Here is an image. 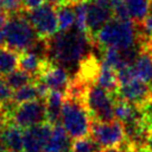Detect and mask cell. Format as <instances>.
<instances>
[{"label": "cell", "mask_w": 152, "mask_h": 152, "mask_svg": "<svg viewBox=\"0 0 152 152\" xmlns=\"http://www.w3.org/2000/svg\"><path fill=\"white\" fill-rule=\"evenodd\" d=\"M40 40L24 11L11 14L5 27V45L15 53L31 50Z\"/></svg>", "instance_id": "cell-3"}, {"label": "cell", "mask_w": 152, "mask_h": 152, "mask_svg": "<svg viewBox=\"0 0 152 152\" xmlns=\"http://www.w3.org/2000/svg\"><path fill=\"white\" fill-rule=\"evenodd\" d=\"M24 8L23 0H0V10L6 14H16Z\"/></svg>", "instance_id": "cell-27"}, {"label": "cell", "mask_w": 152, "mask_h": 152, "mask_svg": "<svg viewBox=\"0 0 152 152\" xmlns=\"http://www.w3.org/2000/svg\"><path fill=\"white\" fill-rule=\"evenodd\" d=\"M116 97L143 107L152 102V87L138 78H133L123 85H120Z\"/></svg>", "instance_id": "cell-9"}, {"label": "cell", "mask_w": 152, "mask_h": 152, "mask_svg": "<svg viewBox=\"0 0 152 152\" xmlns=\"http://www.w3.org/2000/svg\"><path fill=\"white\" fill-rule=\"evenodd\" d=\"M5 145H4V143L1 141V139H0V152H5Z\"/></svg>", "instance_id": "cell-36"}, {"label": "cell", "mask_w": 152, "mask_h": 152, "mask_svg": "<svg viewBox=\"0 0 152 152\" xmlns=\"http://www.w3.org/2000/svg\"><path fill=\"white\" fill-rule=\"evenodd\" d=\"M135 77L145 84L152 85V52L148 48L145 42L132 64Z\"/></svg>", "instance_id": "cell-14"}, {"label": "cell", "mask_w": 152, "mask_h": 152, "mask_svg": "<svg viewBox=\"0 0 152 152\" xmlns=\"http://www.w3.org/2000/svg\"><path fill=\"white\" fill-rule=\"evenodd\" d=\"M44 4H45V0H23V6H24V9L26 10L36 9L38 7L43 6Z\"/></svg>", "instance_id": "cell-31"}, {"label": "cell", "mask_w": 152, "mask_h": 152, "mask_svg": "<svg viewBox=\"0 0 152 152\" xmlns=\"http://www.w3.org/2000/svg\"><path fill=\"white\" fill-rule=\"evenodd\" d=\"M61 123L69 138L77 140L85 138L91 133L93 119L84 101L65 96Z\"/></svg>", "instance_id": "cell-4"}, {"label": "cell", "mask_w": 152, "mask_h": 152, "mask_svg": "<svg viewBox=\"0 0 152 152\" xmlns=\"http://www.w3.org/2000/svg\"><path fill=\"white\" fill-rule=\"evenodd\" d=\"M38 80L44 82L49 88V91H57L63 94L66 93L72 81L69 74L67 72V68L58 64H55L49 59L46 63Z\"/></svg>", "instance_id": "cell-10"}, {"label": "cell", "mask_w": 152, "mask_h": 152, "mask_svg": "<svg viewBox=\"0 0 152 152\" xmlns=\"http://www.w3.org/2000/svg\"><path fill=\"white\" fill-rule=\"evenodd\" d=\"M103 152H135L131 148H129L126 144H124L123 147L120 148H112V149H104Z\"/></svg>", "instance_id": "cell-32"}, {"label": "cell", "mask_w": 152, "mask_h": 152, "mask_svg": "<svg viewBox=\"0 0 152 152\" xmlns=\"http://www.w3.org/2000/svg\"><path fill=\"white\" fill-rule=\"evenodd\" d=\"M53 131V125L46 123L25 129L24 131V151L43 152L48 139Z\"/></svg>", "instance_id": "cell-11"}, {"label": "cell", "mask_w": 152, "mask_h": 152, "mask_svg": "<svg viewBox=\"0 0 152 152\" xmlns=\"http://www.w3.org/2000/svg\"><path fill=\"white\" fill-rule=\"evenodd\" d=\"M93 43L103 49L129 50L140 46L144 42L139 26L131 20L112 18L95 35Z\"/></svg>", "instance_id": "cell-2"}, {"label": "cell", "mask_w": 152, "mask_h": 152, "mask_svg": "<svg viewBox=\"0 0 152 152\" xmlns=\"http://www.w3.org/2000/svg\"><path fill=\"white\" fill-rule=\"evenodd\" d=\"M57 19L59 31H68L75 27V11L74 6L69 4H63L56 6Z\"/></svg>", "instance_id": "cell-21"}, {"label": "cell", "mask_w": 152, "mask_h": 152, "mask_svg": "<svg viewBox=\"0 0 152 152\" xmlns=\"http://www.w3.org/2000/svg\"><path fill=\"white\" fill-rule=\"evenodd\" d=\"M73 152H103V148L95 141L93 138H85L74 140L72 143Z\"/></svg>", "instance_id": "cell-25"}, {"label": "cell", "mask_w": 152, "mask_h": 152, "mask_svg": "<svg viewBox=\"0 0 152 152\" xmlns=\"http://www.w3.org/2000/svg\"><path fill=\"white\" fill-rule=\"evenodd\" d=\"M140 28V31H141V35L142 37L148 40L149 38L152 37V1H151V8H150V11L148 16L145 17L144 21L142 23L141 26H139Z\"/></svg>", "instance_id": "cell-29"}, {"label": "cell", "mask_w": 152, "mask_h": 152, "mask_svg": "<svg viewBox=\"0 0 152 152\" xmlns=\"http://www.w3.org/2000/svg\"><path fill=\"white\" fill-rule=\"evenodd\" d=\"M45 43L48 59L65 68L80 66L85 58L92 55L94 45L90 35L76 28L68 31H58Z\"/></svg>", "instance_id": "cell-1"}, {"label": "cell", "mask_w": 152, "mask_h": 152, "mask_svg": "<svg viewBox=\"0 0 152 152\" xmlns=\"http://www.w3.org/2000/svg\"><path fill=\"white\" fill-rule=\"evenodd\" d=\"M151 87H152V85H151Z\"/></svg>", "instance_id": "cell-39"}, {"label": "cell", "mask_w": 152, "mask_h": 152, "mask_svg": "<svg viewBox=\"0 0 152 152\" xmlns=\"http://www.w3.org/2000/svg\"><path fill=\"white\" fill-rule=\"evenodd\" d=\"M115 101L116 95L110 93L95 83L88 85L84 96V103L92 119L99 122H110L115 120Z\"/></svg>", "instance_id": "cell-5"}, {"label": "cell", "mask_w": 152, "mask_h": 152, "mask_svg": "<svg viewBox=\"0 0 152 152\" xmlns=\"http://www.w3.org/2000/svg\"><path fill=\"white\" fill-rule=\"evenodd\" d=\"M7 20H8L7 14L5 11L0 10V46L4 45V43H5V27L7 24Z\"/></svg>", "instance_id": "cell-30"}, {"label": "cell", "mask_w": 152, "mask_h": 152, "mask_svg": "<svg viewBox=\"0 0 152 152\" xmlns=\"http://www.w3.org/2000/svg\"><path fill=\"white\" fill-rule=\"evenodd\" d=\"M95 84L101 86L102 88L106 90L112 94L116 95V92L119 90V81H118V75L116 72L110 66L105 65L104 63L101 61L100 72L96 78Z\"/></svg>", "instance_id": "cell-20"}, {"label": "cell", "mask_w": 152, "mask_h": 152, "mask_svg": "<svg viewBox=\"0 0 152 152\" xmlns=\"http://www.w3.org/2000/svg\"><path fill=\"white\" fill-rule=\"evenodd\" d=\"M7 82V84L10 86V88L12 91H16L23 87V86L27 85V84H30L35 82V77H33L31 75H29L28 73L21 71L20 68H16L12 72H10L9 74L4 77Z\"/></svg>", "instance_id": "cell-24"}, {"label": "cell", "mask_w": 152, "mask_h": 152, "mask_svg": "<svg viewBox=\"0 0 152 152\" xmlns=\"http://www.w3.org/2000/svg\"><path fill=\"white\" fill-rule=\"evenodd\" d=\"M65 102V94L57 91H50L47 97L45 99L46 112H47V122L50 125H57L61 122L63 105Z\"/></svg>", "instance_id": "cell-17"}, {"label": "cell", "mask_w": 152, "mask_h": 152, "mask_svg": "<svg viewBox=\"0 0 152 152\" xmlns=\"http://www.w3.org/2000/svg\"><path fill=\"white\" fill-rule=\"evenodd\" d=\"M147 152H152V134L149 137L147 142Z\"/></svg>", "instance_id": "cell-34"}, {"label": "cell", "mask_w": 152, "mask_h": 152, "mask_svg": "<svg viewBox=\"0 0 152 152\" xmlns=\"http://www.w3.org/2000/svg\"><path fill=\"white\" fill-rule=\"evenodd\" d=\"M47 61L48 58L44 57V55L28 50V52L19 54L18 67L21 71L28 73L29 75L36 77L38 80V77L40 75V73L43 72Z\"/></svg>", "instance_id": "cell-15"}, {"label": "cell", "mask_w": 152, "mask_h": 152, "mask_svg": "<svg viewBox=\"0 0 152 152\" xmlns=\"http://www.w3.org/2000/svg\"><path fill=\"white\" fill-rule=\"evenodd\" d=\"M46 2L48 4H52L54 6H59V5H63V4H65V0H45Z\"/></svg>", "instance_id": "cell-33"}, {"label": "cell", "mask_w": 152, "mask_h": 152, "mask_svg": "<svg viewBox=\"0 0 152 152\" xmlns=\"http://www.w3.org/2000/svg\"><path fill=\"white\" fill-rule=\"evenodd\" d=\"M35 100H40V96H39V93H38L36 82H33L30 84H27V85L18 88V90L14 91L11 102L15 105H19Z\"/></svg>", "instance_id": "cell-22"}, {"label": "cell", "mask_w": 152, "mask_h": 152, "mask_svg": "<svg viewBox=\"0 0 152 152\" xmlns=\"http://www.w3.org/2000/svg\"><path fill=\"white\" fill-rule=\"evenodd\" d=\"M17 53L10 50L7 47L0 46V76H6L18 66Z\"/></svg>", "instance_id": "cell-23"}, {"label": "cell", "mask_w": 152, "mask_h": 152, "mask_svg": "<svg viewBox=\"0 0 152 152\" xmlns=\"http://www.w3.org/2000/svg\"><path fill=\"white\" fill-rule=\"evenodd\" d=\"M0 139L8 151L21 152L24 150V132L14 123H8L2 129Z\"/></svg>", "instance_id": "cell-16"}, {"label": "cell", "mask_w": 152, "mask_h": 152, "mask_svg": "<svg viewBox=\"0 0 152 152\" xmlns=\"http://www.w3.org/2000/svg\"><path fill=\"white\" fill-rule=\"evenodd\" d=\"M61 152H73V150H72V148H69V149H66V150H63V151Z\"/></svg>", "instance_id": "cell-37"}, {"label": "cell", "mask_w": 152, "mask_h": 152, "mask_svg": "<svg viewBox=\"0 0 152 152\" xmlns=\"http://www.w3.org/2000/svg\"><path fill=\"white\" fill-rule=\"evenodd\" d=\"M6 152H15V151H6Z\"/></svg>", "instance_id": "cell-38"}, {"label": "cell", "mask_w": 152, "mask_h": 152, "mask_svg": "<svg viewBox=\"0 0 152 152\" xmlns=\"http://www.w3.org/2000/svg\"><path fill=\"white\" fill-rule=\"evenodd\" d=\"M12 93L14 92L7 84L5 78L0 77V106H5L11 103Z\"/></svg>", "instance_id": "cell-28"}, {"label": "cell", "mask_w": 152, "mask_h": 152, "mask_svg": "<svg viewBox=\"0 0 152 152\" xmlns=\"http://www.w3.org/2000/svg\"><path fill=\"white\" fill-rule=\"evenodd\" d=\"M24 14L40 40L46 42L59 31L56 6L45 2L36 9L26 10Z\"/></svg>", "instance_id": "cell-6"}, {"label": "cell", "mask_w": 152, "mask_h": 152, "mask_svg": "<svg viewBox=\"0 0 152 152\" xmlns=\"http://www.w3.org/2000/svg\"><path fill=\"white\" fill-rule=\"evenodd\" d=\"M145 45H147L148 48H149V49H150V50L152 52V37L149 38L148 40H145Z\"/></svg>", "instance_id": "cell-35"}, {"label": "cell", "mask_w": 152, "mask_h": 152, "mask_svg": "<svg viewBox=\"0 0 152 152\" xmlns=\"http://www.w3.org/2000/svg\"><path fill=\"white\" fill-rule=\"evenodd\" d=\"M130 20L141 26L151 8L152 0H123Z\"/></svg>", "instance_id": "cell-19"}, {"label": "cell", "mask_w": 152, "mask_h": 152, "mask_svg": "<svg viewBox=\"0 0 152 152\" xmlns=\"http://www.w3.org/2000/svg\"><path fill=\"white\" fill-rule=\"evenodd\" d=\"M47 112L45 100H35L14 105L10 111V122L21 129L46 123Z\"/></svg>", "instance_id": "cell-7"}, {"label": "cell", "mask_w": 152, "mask_h": 152, "mask_svg": "<svg viewBox=\"0 0 152 152\" xmlns=\"http://www.w3.org/2000/svg\"><path fill=\"white\" fill-rule=\"evenodd\" d=\"M115 120L120 121L123 125L144 121V110L142 106H138L126 101L120 100L116 97L114 107Z\"/></svg>", "instance_id": "cell-13"}, {"label": "cell", "mask_w": 152, "mask_h": 152, "mask_svg": "<svg viewBox=\"0 0 152 152\" xmlns=\"http://www.w3.org/2000/svg\"><path fill=\"white\" fill-rule=\"evenodd\" d=\"M72 148L71 138L62 125L53 126V131L43 152H61Z\"/></svg>", "instance_id": "cell-18"}, {"label": "cell", "mask_w": 152, "mask_h": 152, "mask_svg": "<svg viewBox=\"0 0 152 152\" xmlns=\"http://www.w3.org/2000/svg\"><path fill=\"white\" fill-rule=\"evenodd\" d=\"M113 17V12L110 8L96 4L93 0H87V15H86V23L87 30L91 38H93L100 29L106 23H109Z\"/></svg>", "instance_id": "cell-12"}, {"label": "cell", "mask_w": 152, "mask_h": 152, "mask_svg": "<svg viewBox=\"0 0 152 152\" xmlns=\"http://www.w3.org/2000/svg\"><path fill=\"white\" fill-rule=\"evenodd\" d=\"M91 135L103 149L120 148L125 144L124 125L118 120L110 122L93 121Z\"/></svg>", "instance_id": "cell-8"}, {"label": "cell", "mask_w": 152, "mask_h": 152, "mask_svg": "<svg viewBox=\"0 0 152 152\" xmlns=\"http://www.w3.org/2000/svg\"><path fill=\"white\" fill-rule=\"evenodd\" d=\"M74 11H75V28L82 33L88 35L87 30V23H86V15H87V0L75 4Z\"/></svg>", "instance_id": "cell-26"}]
</instances>
